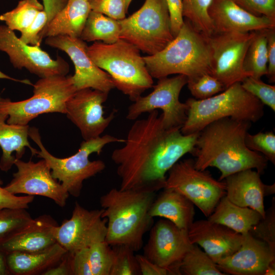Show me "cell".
Here are the masks:
<instances>
[{
	"label": "cell",
	"instance_id": "cell-1",
	"mask_svg": "<svg viewBox=\"0 0 275 275\" xmlns=\"http://www.w3.org/2000/svg\"><path fill=\"white\" fill-rule=\"evenodd\" d=\"M137 120L124 145L111 155L121 182L120 189L164 188L166 174L179 159L194 151L199 132L183 134L180 128H165L157 110Z\"/></svg>",
	"mask_w": 275,
	"mask_h": 275
},
{
	"label": "cell",
	"instance_id": "cell-2",
	"mask_svg": "<svg viewBox=\"0 0 275 275\" xmlns=\"http://www.w3.org/2000/svg\"><path fill=\"white\" fill-rule=\"evenodd\" d=\"M251 122L224 118L211 122L199 133L192 155L196 169L204 171L217 168L218 180L247 169H255L260 174L268 160L259 152L250 150L245 137Z\"/></svg>",
	"mask_w": 275,
	"mask_h": 275
},
{
	"label": "cell",
	"instance_id": "cell-3",
	"mask_svg": "<svg viewBox=\"0 0 275 275\" xmlns=\"http://www.w3.org/2000/svg\"><path fill=\"white\" fill-rule=\"evenodd\" d=\"M156 193L113 188L100 197L102 217L107 219L105 241L109 245H127L134 252L142 248L144 236L153 223L149 211Z\"/></svg>",
	"mask_w": 275,
	"mask_h": 275
},
{
	"label": "cell",
	"instance_id": "cell-4",
	"mask_svg": "<svg viewBox=\"0 0 275 275\" xmlns=\"http://www.w3.org/2000/svg\"><path fill=\"white\" fill-rule=\"evenodd\" d=\"M143 59L152 78L178 74L190 79L212 73L211 49L207 37L188 20L184 21L177 35L163 49Z\"/></svg>",
	"mask_w": 275,
	"mask_h": 275
},
{
	"label": "cell",
	"instance_id": "cell-5",
	"mask_svg": "<svg viewBox=\"0 0 275 275\" xmlns=\"http://www.w3.org/2000/svg\"><path fill=\"white\" fill-rule=\"evenodd\" d=\"M87 53L94 63L107 72L115 88L134 101L153 87L140 50L122 39L113 44L96 41L87 47Z\"/></svg>",
	"mask_w": 275,
	"mask_h": 275
},
{
	"label": "cell",
	"instance_id": "cell-6",
	"mask_svg": "<svg viewBox=\"0 0 275 275\" xmlns=\"http://www.w3.org/2000/svg\"><path fill=\"white\" fill-rule=\"evenodd\" d=\"M186 119L180 130L183 134L200 132L211 122L224 118L256 122L264 115V104L235 82L218 95L205 99L189 98Z\"/></svg>",
	"mask_w": 275,
	"mask_h": 275
},
{
	"label": "cell",
	"instance_id": "cell-7",
	"mask_svg": "<svg viewBox=\"0 0 275 275\" xmlns=\"http://www.w3.org/2000/svg\"><path fill=\"white\" fill-rule=\"evenodd\" d=\"M29 135L38 146L40 150L38 157L45 159L51 169L52 177L61 182L69 194L74 197L80 196L84 181L105 168V163L100 160L91 161V154H99L107 144L115 142H124L125 140L105 134L88 141H84L77 152L73 155L63 158H58L50 154L41 142L39 130L30 127Z\"/></svg>",
	"mask_w": 275,
	"mask_h": 275
},
{
	"label": "cell",
	"instance_id": "cell-8",
	"mask_svg": "<svg viewBox=\"0 0 275 275\" xmlns=\"http://www.w3.org/2000/svg\"><path fill=\"white\" fill-rule=\"evenodd\" d=\"M33 87V95L25 100L12 101L0 97V113L8 116L7 123L27 125L43 114H66V103L77 91L71 76L66 75L40 78Z\"/></svg>",
	"mask_w": 275,
	"mask_h": 275
},
{
	"label": "cell",
	"instance_id": "cell-9",
	"mask_svg": "<svg viewBox=\"0 0 275 275\" xmlns=\"http://www.w3.org/2000/svg\"><path fill=\"white\" fill-rule=\"evenodd\" d=\"M118 22L120 39L148 55L160 51L174 38L166 0H145L140 9Z\"/></svg>",
	"mask_w": 275,
	"mask_h": 275
},
{
	"label": "cell",
	"instance_id": "cell-10",
	"mask_svg": "<svg viewBox=\"0 0 275 275\" xmlns=\"http://www.w3.org/2000/svg\"><path fill=\"white\" fill-rule=\"evenodd\" d=\"M164 188L185 196L207 217L226 193L225 182L216 180L206 170L196 169L192 159L179 160L169 170Z\"/></svg>",
	"mask_w": 275,
	"mask_h": 275
},
{
	"label": "cell",
	"instance_id": "cell-11",
	"mask_svg": "<svg viewBox=\"0 0 275 275\" xmlns=\"http://www.w3.org/2000/svg\"><path fill=\"white\" fill-rule=\"evenodd\" d=\"M158 79L151 93L145 96H141L129 106L126 118L136 120L144 113L160 109L162 111L161 120L165 128L181 129L186 119L188 106L180 101L179 95L188 78L178 74Z\"/></svg>",
	"mask_w": 275,
	"mask_h": 275
},
{
	"label": "cell",
	"instance_id": "cell-12",
	"mask_svg": "<svg viewBox=\"0 0 275 275\" xmlns=\"http://www.w3.org/2000/svg\"><path fill=\"white\" fill-rule=\"evenodd\" d=\"M256 31L214 33L206 37L211 54V75L227 88L250 76L243 64Z\"/></svg>",
	"mask_w": 275,
	"mask_h": 275
},
{
	"label": "cell",
	"instance_id": "cell-13",
	"mask_svg": "<svg viewBox=\"0 0 275 275\" xmlns=\"http://www.w3.org/2000/svg\"><path fill=\"white\" fill-rule=\"evenodd\" d=\"M103 209L89 210L75 202L70 218L53 228L57 242L73 255L80 250L105 240L107 219L102 217Z\"/></svg>",
	"mask_w": 275,
	"mask_h": 275
},
{
	"label": "cell",
	"instance_id": "cell-14",
	"mask_svg": "<svg viewBox=\"0 0 275 275\" xmlns=\"http://www.w3.org/2000/svg\"><path fill=\"white\" fill-rule=\"evenodd\" d=\"M0 50L7 54L14 68H24L40 78L66 75L69 70L63 58L54 60L40 46L24 43L7 25H0Z\"/></svg>",
	"mask_w": 275,
	"mask_h": 275
},
{
	"label": "cell",
	"instance_id": "cell-15",
	"mask_svg": "<svg viewBox=\"0 0 275 275\" xmlns=\"http://www.w3.org/2000/svg\"><path fill=\"white\" fill-rule=\"evenodd\" d=\"M193 244L188 231L179 228L167 219H160L151 228L143 255L156 265L169 269L173 275L181 274L179 264Z\"/></svg>",
	"mask_w": 275,
	"mask_h": 275
},
{
	"label": "cell",
	"instance_id": "cell-16",
	"mask_svg": "<svg viewBox=\"0 0 275 275\" xmlns=\"http://www.w3.org/2000/svg\"><path fill=\"white\" fill-rule=\"evenodd\" d=\"M14 165L17 171L4 187L8 191L14 195L45 197L61 207L65 206L69 195L61 183L52 177L51 169L45 159L35 162L16 158Z\"/></svg>",
	"mask_w": 275,
	"mask_h": 275
},
{
	"label": "cell",
	"instance_id": "cell-17",
	"mask_svg": "<svg viewBox=\"0 0 275 275\" xmlns=\"http://www.w3.org/2000/svg\"><path fill=\"white\" fill-rule=\"evenodd\" d=\"M47 45L66 52L73 63L75 73L71 76L77 90L91 88L109 93L115 88L112 78L99 68L87 53V45L80 38L59 35L46 37Z\"/></svg>",
	"mask_w": 275,
	"mask_h": 275
},
{
	"label": "cell",
	"instance_id": "cell-18",
	"mask_svg": "<svg viewBox=\"0 0 275 275\" xmlns=\"http://www.w3.org/2000/svg\"><path fill=\"white\" fill-rule=\"evenodd\" d=\"M108 93L91 88L77 90L67 101L66 114L79 129L84 141L98 138L115 118V112L103 116V103Z\"/></svg>",
	"mask_w": 275,
	"mask_h": 275
},
{
	"label": "cell",
	"instance_id": "cell-19",
	"mask_svg": "<svg viewBox=\"0 0 275 275\" xmlns=\"http://www.w3.org/2000/svg\"><path fill=\"white\" fill-rule=\"evenodd\" d=\"M241 235L239 249L218 261V268L225 274L264 275L268 267L275 263V252L249 233Z\"/></svg>",
	"mask_w": 275,
	"mask_h": 275
},
{
	"label": "cell",
	"instance_id": "cell-20",
	"mask_svg": "<svg viewBox=\"0 0 275 275\" xmlns=\"http://www.w3.org/2000/svg\"><path fill=\"white\" fill-rule=\"evenodd\" d=\"M188 235L190 242L203 248L216 264L235 252L242 241L241 234L208 219L194 222Z\"/></svg>",
	"mask_w": 275,
	"mask_h": 275
},
{
	"label": "cell",
	"instance_id": "cell-21",
	"mask_svg": "<svg viewBox=\"0 0 275 275\" xmlns=\"http://www.w3.org/2000/svg\"><path fill=\"white\" fill-rule=\"evenodd\" d=\"M214 33H245L275 28V20L255 16L233 0H213L208 10Z\"/></svg>",
	"mask_w": 275,
	"mask_h": 275
},
{
	"label": "cell",
	"instance_id": "cell-22",
	"mask_svg": "<svg viewBox=\"0 0 275 275\" xmlns=\"http://www.w3.org/2000/svg\"><path fill=\"white\" fill-rule=\"evenodd\" d=\"M260 175L257 171L247 169L227 177L224 182L226 196L231 202L241 207L252 208L264 217V197L274 194L275 187L274 184H264Z\"/></svg>",
	"mask_w": 275,
	"mask_h": 275
},
{
	"label": "cell",
	"instance_id": "cell-23",
	"mask_svg": "<svg viewBox=\"0 0 275 275\" xmlns=\"http://www.w3.org/2000/svg\"><path fill=\"white\" fill-rule=\"evenodd\" d=\"M58 224L50 215L40 216L12 237L0 243L5 254L13 252L39 253L54 245L57 241L54 227Z\"/></svg>",
	"mask_w": 275,
	"mask_h": 275
},
{
	"label": "cell",
	"instance_id": "cell-24",
	"mask_svg": "<svg viewBox=\"0 0 275 275\" xmlns=\"http://www.w3.org/2000/svg\"><path fill=\"white\" fill-rule=\"evenodd\" d=\"M149 214L152 217H163L179 228L188 231L194 222V204L181 193L172 189L164 188L156 197Z\"/></svg>",
	"mask_w": 275,
	"mask_h": 275
},
{
	"label": "cell",
	"instance_id": "cell-25",
	"mask_svg": "<svg viewBox=\"0 0 275 275\" xmlns=\"http://www.w3.org/2000/svg\"><path fill=\"white\" fill-rule=\"evenodd\" d=\"M91 8L87 0H68L43 30L41 39L59 35L80 38Z\"/></svg>",
	"mask_w": 275,
	"mask_h": 275
},
{
	"label": "cell",
	"instance_id": "cell-26",
	"mask_svg": "<svg viewBox=\"0 0 275 275\" xmlns=\"http://www.w3.org/2000/svg\"><path fill=\"white\" fill-rule=\"evenodd\" d=\"M67 253L57 242L47 250L39 253L13 252L5 254L10 274L34 275L42 274L55 265Z\"/></svg>",
	"mask_w": 275,
	"mask_h": 275
},
{
	"label": "cell",
	"instance_id": "cell-27",
	"mask_svg": "<svg viewBox=\"0 0 275 275\" xmlns=\"http://www.w3.org/2000/svg\"><path fill=\"white\" fill-rule=\"evenodd\" d=\"M8 117L7 114L0 113V147L2 150L0 169L4 172L11 169L16 158L22 157L26 147L30 150L32 155H37L38 152L31 146L28 140L29 125L8 124Z\"/></svg>",
	"mask_w": 275,
	"mask_h": 275
},
{
	"label": "cell",
	"instance_id": "cell-28",
	"mask_svg": "<svg viewBox=\"0 0 275 275\" xmlns=\"http://www.w3.org/2000/svg\"><path fill=\"white\" fill-rule=\"evenodd\" d=\"M113 254L105 240L80 250L72 255V275H109Z\"/></svg>",
	"mask_w": 275,
	"mask_h": 275
},
{
	"label": "cell",
	"instance_id": "cell-29",
	"mask_svg": "<svg viewBox=\"0 0 275 275\" xmlns=\"http://www.w3.org/2000/svg\"><path fill=\"white\" fill-rule=\"evenodd\" d=\"M262 218L257 211L238 206L225 195L219 200L208 219L244 234L249 233Z\"/></svg>",
	"mask_w": 275,
	"mask_h": 275
},
{
	"label": "cell",
	"instance_id": "cell-30",
	"mask_svg": "<svg viewBox=\"0 0 275 275\" xmlns=\"http://www.w3.org/2000/svg\"><path fill=\"white\" fill-rule=\"evenodd\" d=\"M120 31L118 20L91 10L80 38L88 42L113 44L120 39Z\"/></svg>",
	"mask_w": 275,
	"mask_h": 275
},
{
	"label": "cell",
	"instance_id": "cell-31",
	"mask_svg": "<svg viewBox=\"0 0 275 275\" xmlns=\"http://www.w3.org/2000/svg\"><path fill=\"white\" fill-rule=\"evenodd\" d=\"M267 30L256 31L244 59L245 71L256 78L261 79L267 74Z\"/></svg>",
	"mask_w": 275,
	"mask_h": 275
},
{
	"label": "cell",
	"instance_id": "cell-32",
	"mask_svg": "<svg viewBox=\"0 0 275 275\" xmlns=\"http://www.w3.org/2000/svg\"><path fill=\"white\" fill-rule=\"evenodd\" d=\"M179 271L185 275H225L197 244H193L182 258Z\"/></svg>",
	"mask_w": 275,
	"mask_h": 275
},
{
	"label": "cell",
	"instance_id": "cell-33",
	"mask_svg": "<svg viewBox=\"0 0 275 275\" xmlns=\"http://www.w3.org/2000/svg\"><path fill=\"white\" fill-rule=\"evenodd\" d=\"M44 10L38 0H21L13 10L0 15V20L5 22L10 29L21 32L34 20L37 14Z\"/></svg>",
	"mask_w": 275,
	"mask_h": 275
},
{
	"label": "cell",
	"instance_id": "cell-34",
	"mask_svg": "<svg viewBox=\"0 0 275 275\" xmlns=\"http://www.w3.org/2000/svg\"><path fill=\"white\" fill-rule=\"evenodd\" d=\"M213 0H182V15L193 26L206 37L214 34L212 21L208 13Z\"/></svg>",
	"mask_w": 275,
	"mask_h": 275
},
{
	"label": "cell",
	"instance_id": "cell-35",
	"mask_svg": "<svg viewBox=\"0 0 275 275\" xmlns=\"http://www.w3.org/2000/svg\"><path fill=\"white\" fill-rule=\"evenodd\" d=\"M33 219L25 209L0 210V243L26 227Z\"/></svg>",
	"mask_w": 275,
	"mask_h": 275
},
{
	"label": "cell",
	"instance_id": "cell-36",
	"mask_svg": "<svg viewBox=\"0 0 275 275\" xmlns=\"http://www.w3.org/2000/svg\"><path fill=\"white\" fill-rule=\"evenodd\" d=\"M112 246L113 261L109 275L141 274L133 250L125 245Z\"/></svg>",
	"mask_w": 275,
	"mask_h": 275
},
{
	"label": "cell",
	"instance_id": "cell-37",
	"mask_svg": "<svg viewBox=\"0 0 275 275\" xmlns=\"http://www.w3.org/2000/svg\"><path fill=\"white\" fill-rule=\"evenodd\" d=\"M187 85L192 95L200 100L211 97L226 89L219 80L210 74L188 79Z\"/></svg>",
	"mask_w": 275,
	"mask_h": 275
},
{
	"label": "cell",
	"instance_id": "cell-38",
	"mask_svg": "<svg viewBox=\"0 0 275 275\" xmlns=\"http://www.w3.org/2000/svg\"><path fill=\"white\" fill-rule=\"evenodd\" d=\"M272 199L271 206L265 211V216L254 226L249 233L266 243L275 252V204Z\"/></svg>",
	"mask_w": 275,
	"mask_h": 275
},
{
	"label": "cell",
	"instance_id": "cell-39",
	"mask_svg": "<svg viewBox=\"0 0 275 275\" xmlns=\"http://www.w3.org/2000/svg\"><path fill=\"white\" fill-rule=\"evenodd\" d=\"M246 146L250 150L261 153L268 160L275 164V134L272 131L259 132L245 137Z\"/></svg>",
	"mask_w": 275,
	"mask_h": 275
},
{
	"label": "cell",
	"instance_id": "cell-40",
	"mask_svg": "<svg viewBox=\"0 0 275 275\" xmlns=\"http://www.w3.org/2000/svg\"><path fill=\"white\" fill-rule=\"evenodd\" d=\"M242 87L258 98L264 105L275 112V86L264 82L261 79L252 76L245 78L241 82Z\"/></svg>",
	"mask_w": 275,
	"mask_h": 275
},
{
	"label": "cell",
	"instance_id": "cell-41",
	"mask_svg": "<svg viewBox=\"0 0 275 275\" xmlns=\"http://www.w3.org/2000/svg\"><path fill=\"white\" fill-rule=\"evenodd\" d=\"M91 10L119 20L125 18L126 0H91Z\"/></svg>",
	"mask_w": 275,
	"mask_h": 275
},
{
	"label": "cell",
	"instance_id": "cell-42",
	"mask_svg": "<svg viewBox=\"0 0 275 275\" xmlns=\"http://www.w3.org/2000/svg\"><path fill=\"white\" fill-rule=\"evenodd\" d=\"M47 22V16L43 10L37 14L33 22L21 32L20 39L27 44L40 46L42 41L40 34Z\"/></svg>",
	"mask_w": 275,
	"mask_h": 275
},
{
	"label": "cell",
	"instance_id": "cell-43",
	"mask_svg": "<svg viewBox=\"0 0 275 275\" xmlns=\"http://www.w3.org/2000/svg\"><path fill=\"white\" fill-rule=\"evenodd\" d=\"M240 7L257 16L275 20V0H233Z\"/></svg>",
	"mask_w": 275,
	"mask_h": 275
},
{
	"label": "cell",
	"instance_id": "cell-44",
	"mask_svg": "<svg viewBox=\"0 0 275 275\" xmlns=\"http://www.w3.org/2000/svg\"><path fill=\"white\" fill-rule=\"evenodd\" d=\"M0 178V210L3 209H28L34 199L33 196H18L2 187Z\"/></svg>",
	"mask_w": 275,
	"mask_h": 275
},
{
	"label": "cell",
	"instance_id": "cell-45",
	"mask_svg": "<svg viewBox=\"0 0 275 275\" xmlns=\"http://www.w3.org/2000/svg\"><path fill=\"white\" fill-rule=\"evenodd\" d=\"M170 19L172 34L175 37L181 28L183 22L182 15V0H166Z\"/></svg>",
	"mask_w": 275,
	"mask_h": 275
},
{
	"label": "cell",
	"instance_id": "cell-46",
	"mask_svg": "<svg viewBox=\"0 0 275 275\" xmlns=\"http://www.w3.org/2000/svg\"><path fill=\"white\" fill-rule=\"evenodd\" d=\"M267 70L270 82L275 81V28L267 30Z\"/></svg>",
	"mask_w": 275,
	"mask_h": 275
},
{
	"label": "cell",
	"instance_id": "cell-47",
	"mask_svg": "<svg viewBox=\"0 0 275 275\" xmlns=\"http://www.w3.org/2000/svg\"><path fill=\"white\" fill-rule=\"evenodd\" d=\"M136 258L142 275H173L169 269L156 265L144 255H136Z\"/></svg>",
	"mask_w": 275,
	"mask_h": 275
},
{
	"label": "cell",
	"instance_id": "cell-48",
	"mask_svg": "<svg viewBox=\"0 0 275 275\" xmlns=\"http://www.w3.org/2000/svg\"><path fill=\"white\" fill-rule=\"evenodd\" d=\"M72 255L66 253L55 265L44 271L43 275H72Z\"/></svg>",
	"mask_w": 275,
	"mask_h": 275
},
{
	"label": "cell",
	"instance_id": "cell-49",
	"mask_svg": "<svg viewBox=\"0 0 275 275\" xmlns=\"http://www.w3.org/2000/svg\"><path fill=\"white\" fill-rule=\"evenodd\" d=\"M68 0H43L44 10L47 16L46 26L67 3Z\"/></svg>",
	"mask_w": 275,
	"mask_h": 275
},
{
	"label": "cell",
	"instance_id": "cell-50",
	"mask_svg": "<svg viewBox=\"0 0 275 275\" xmlns=\"http://www.w3.org/2000/svg\"><path fill=\"white\" fill-rule=\"evenodd\" d=\"M10 273L7 267L5 254L0 250V275H9Z\"/></svg>",
	"mask_w": 275,
	"mask_h": 275
},
{
	"label": "cell",
	"instance_id": "cell-51",
	"mask_svg": "<svg viewBox=\"0 0 275 275\" xmlns=\"http://www.w3.org/2000/svg\"><path fill=\"white\" fill-rule=\"evenodd\" d=\"M0 79H9L17 82H20L21 83H23L26 85H31L33 86V85L31 83V82L28 80V79H18L14 78L13 77H12L10 76H9L7 74H6L5 73H3L2 71L0 70Z\"/></svg>",
	"mask_w": 275,
	"mask_h": 275
},
{
	"label": "cell",
	"instance_id": "cell-52",
	"mask_svg": "<svg viewBox=\"0 0 275 275\" xmlns=\"http://www.w3.org/2000/svg\"><path fill=\"white\" fill-rule=\"evenodd\" d=\"M275 263L270 264L266 270L265 271L264 275H272L275 273Z\"/></svg>",
	"mask_w": 275,
	"mask_h": 275
},
{
	"label": "cell",
	"instance_id": "cell-53",
	"mask_svg": "<svg viewBox=\"0 0 275 275\" xmlns=\"http://www.w3.org/2000/svg\"><path fill=\"white\" fill-rule=\"evenodd\" d=\"M132 0H126V8L127 11L129 8V6Z\"/></svg>",
	"mask_w": 275,
	"mask_h": 275
},
{
	"label": "cell",
	"instance_id": "cell-54",
	"mask_svg": "<svg viewBox=\"0 0 275 275\" xmlns=\"http://www.w3.org/2000/svg\"><path fill=\"white\" fill-rule=\"evenodd\" d=\"M87 1H91V0H87Z\"/></svg>",
	"mask_w": 275,
	"mask_h": 275
}]
</instances>
